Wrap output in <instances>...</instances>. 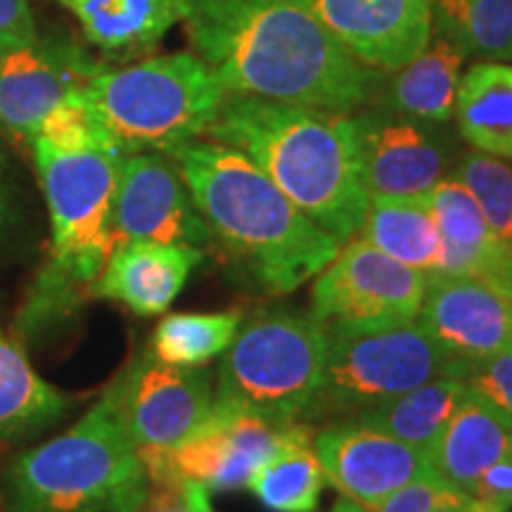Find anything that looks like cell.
I'll return each mask as SVG.
<instances>
[{
    "mask_svg": "<svg viewBox=\"0 0 512 512\" xmlns=\"http://www.w3.org/2000/svg\"><path fill=\"white\" fill-rule=\"evenodd\" d=\"M361 238L427 275L437 264L441 235L422 197H370Z\"/></svg>",
    "mask_w": 512,
    "mask_h": 512,
    "instance_id": "25",
    "label": "cell"
},
{
    "mask_svg": "<svg viewBox=\"0 0 512 512\" xmlns=\"http://www.w3.org/2000/svg\"><path fill=\"white\" fill-rule=\"evenodd\" d=\"M453 178L475 197L491 233L512 249V166L475 150L460 157Z\"/></svg>",
    "mask_w": 512,
    "mask_h": 512,
    "instance_id": "29",
    "label": "cell"
},
{
    "mask_svg": "<svg viewBox=\"0 0 512 512\" xmlns=\"http://www.w3.org/2000/svg\"><path fill=\"white\" fill-rule=\"evenodd\" d=\"M226 91L195 53L102 67L83 88V105L124 155L192 143L214 124Z\"/></svg>",
    "mask_w": 512,
    "mask_h": 512,
    "instance_id": "6",
    "label": "cell"
},
{
    "mask_svg": "<svg viewBox=\"0 0 512 512\" xmlns=\"http://www.w3.org/2000/svg\"><path fill=\"white\" fill-rule=\"evenodd\" d=\"M427 278L363 238L344 242L313 280L311 316L318 323L418 318Z\"/></svg>",
    "mask_w": 512,
    "mask_h": 512,
    "instance_id": "10",
    "label": "cell"
},
{
    "mask_svg": "<svg viewBox=\"0 0 512 512\" xmlns=\"http://www.w3.org/2000/svg\"><path fill=\"white\" fill-rule=\"evenodd\" d=\"M102 67L67 38L0 43V128L29 140Z\"/></svg>",
    "mask_w": 512,
    "mask_h": 512,
    "instance_id": "11",
    "label": "cell"
},
{
    "mask_svg": "<svg viewBox=\"0 0 512 512\" xmlns=\"http://www.w3.org/2000/svg\"><path fill=\"white\" fill-rule=\"evenodd\" d=\"M313 451L325 479L366 510L377 508L411 479L434 470L425 451L351 418L313 434Z\"/></svg>",
    "mask_w": 512,
    "mask_h": 512,
    "instance_id": "16",
    "label": "cell"
},
{
    "mask_svg": "<svg viewBox=\"0 0 512 512\" xmlns=\"http://www.w3.org/2000/svg\"><path fill=\"white\" fill-rule=\"evenodd\" d=\"M325 482L313 451V432L306 425L254 472L247 489L271 512H316Z\"/></svg>",
    "mask_w": 512,
    "mask_h": 512,
    "instance_id": "26",
    "label": "cell"
},
{
    "mask_svg": "<svg viewBox=\"0 0 512 512\" xmlns=\"http://www.w3.org/2000/svg\"><path fill=\"white\" fill-rule=\"evenodd\" d=\"M69 408L72 396L43 380L24 349L0 330V439L46 430Z\"/></svg>",
    "mask_w": 512,
    "mask_h": 512,
    "instance_id": "23",
    "label": "cell"
},
{
    "mask_svg": "<svg viewBox=\"0 0 512 512\" xmlns=\"http://www.w3.org/2000/svg\"><path fill=\"white\" fill-rule=\"evenodd\" d=\"M38 36L27 0H0V43H27Z\"/></svg>",
    "mask_w": 512,
    "mask_h": 512,
    "instance_id": "33",
    "label": "cell"
},
{
    "mask_svg": "<svg viewBox=\"0 0 512 512\" xmlns=\"http://www.w3.org/2000/svg\"><path fill=\"white\" fill-rule=\"evenodd\" d=\"M453 377L512 418V349L479 361H456Z\"/></svg>",
    "mask_w": 512,
    "mask_h": 512,
    "instance_id": "30",
    "label": "cell"
},
{
    "mask_svg": "<svg viewBox=\"0 0 512 512\" xmlns=\"http://www.w3.org/2000/svg\"><path fill=\"white\" fill-rule=\"evenodd\" d=\"M463 392L465 384L456 377H437V380L420 384L382 406L368 408V411L349 415V418L373 427V430L392 434L403 444L430 456L453 411L463 399Z\"/></svg>",
    "mask_w": 512,
    "mask_h": 512,
    "instance_id": "24",
    "label": "cell"
},
{
    "mask_svg": "<svg viewBox=\"0 0 512 512\" xmlns=\"http://www.w3.org/2000/svg\"><path fill=\"white\" fill-rule=\"evenodd\" d=\"M432 512H496L491 505H486L479 501V498L470 496V494H458L453 496L451 501L441 503L439 508H434Z\"/></svg>",
    "mask_w": 512,
    "mask_h": 512,
    "instance_id": "36",
    "label": "cell"
},
{
    "mask_svg": "<svg viewBox=\"0 0 512 512\" xmlns=\"http://www.w3.org/2000/svg\"><path fill=\"white\" fill-rule=\"evenodd\" d=\"M418 323L456 361L512 349V302L477 278L427 280Z\"/></svg>",
    "mask_w": 512,
    "mask_h": 512,
    "instance_id": "17",
    "label": "cell"
},
{
    "mask_svg": "<svg viewBox=\"0 0 512 512\" xmlns=\"http://www.w3.org/2000/svg\"><path fill=\"white\" fill-rule=\"evenodd\" d=\"M470 496L491 505L496 512L512 508V448L508 453H503L494 465L486 467L484 475L477 479L475 489L470 491Z\"/></svg>",
    "mask_w": 512,
    "mask_h": 512,
    "instance_id": "32",
    "label": "cell"
},
{
    "mask_svg": "<svg viewBox=\"0 0 512 512\" xmlns=\"http://www.w3.org/2000/svg\"><path fill=\"white\" fill-rule=\"evenodd\" d=\"M204 136L252 159L339 245L358 235L370 195L358 174L351 114L226 95Z\"/></svg>",
    "mask_w": 512,
    "mask_h": 512,
    "instance_id": "4",
    "label": "cell"
},
{
    "mask_svg": "<svg viewBox=\"0 0 512 512\" xmlns=\"http://www.w3.org/2000/svg\"><path fill=\"white\" fill-rule=\"evenodd\" d=\"M50 214V259L22 309V330L67 316L114 249L112 204L124 152L83 105V93L29 140Z\"/></svg>",
    "mask_w": 512,
    "mask_h": 512,
    "instance_id": "2",
    "label": "cell"
},
{
    "mask_svg": "<svg viewBox=\"0 0 512 512\" xmlns=\"http://www.w3.org/2000/svg\"><path fill=\"white\" fill-rule=\"evenodd\" d=\"M114 247L128 240L204 247L214 233L197 211L176 164L162 152L126 155L112 204Z\"/></svg>",
    "mask_w": 512,
    "mask_h": 512,
    "instance_id": "14",
    "label": "cell"
},
{
    "mask_svg": "<svg viewBox=\"0 0 512 512\" xmlns=\"http://www.w3.org/2000/svg\"><path fill=\"white\" fill-rule=\"evenodd\" d=\"M304 422H278L216 406L207 422L174 448H138L147 482H197L209 491L245 489L273 453L304 430Z\"/></svg>",
    "mask_w": 512,
    "mask_h": 512,
    "instance_id": "9",
    "label": "cell"
},
{
    "mask_svg": "<svg viewBox=\"0 0 512 512\" xmlns=\"http://www.w3.org/2000/svg\"><path fill=\"white\" fill-rule=\"evenodd\" d=\"M432 27L465 57L512 62V0H432Z\"/></svg>",
    "mask_w": 512,
    "mask_h": 512,
    "instance_id": "27",
    "label": "cell"
},
{
    "mask_svg": "<svg viewBox=\"0 0 512 512\" xmlns=\"http://www.w3.org/2000/svg\"><path fill=\"white\" fill-rule=\"evenodd\" d=\"M79 22L83 36L107 55L155 48L190 12V0H57Z\"/></svg>",
    "mask_w": 512,
    "mask_h": 512,
    "instance_id": "20",
    "label": "cell"
},
{
    "mask_svg": "<svg viewBox=\"0 0 512 512\" xmlns=\"http://www.w3.org/2000/svg\"><path fill=\"white\" fill-rule=\"evenodd\" d=\"M183 24L226 95L354 114L377 91L375 69L297 0H190Z\"/></svg>",
    "mask_w": 512,
    "mask_h": 512,
    "instance_id": "1",
    "label": "cell"
},
{
    "mask_svg": "<svg viewBox=\"0 0 512 512\" xmlns=\"http://www.w3.org/2000/svg\"><path fill=\"white\" fill-rule=\"evenodd\" d=\"M185 512H214L209 503V489L197 482H185Z\"/></svg>",
    "mask_w": 512,
    "mask_h": 512,
    "instance_id": "37",
    "label": "cell"
},
{
    "mask_svg": "<svg viewBox=\"0 0 512 512\" xmlns=\"http://www.w3.org/2000/svg\"><path fill=\"white\" fill-rule=\"evenodd\" d=\"M169 157L214 240L235 256L261 292H294L342 249L235 147L192 140Z\"/></svg>",
    "mask_w": 512,
    "mask_h": 512,
    "instance_id": "3",
    "label": "cell"
},
{
    "mask_svg": "<svg viewBox=\"0 0 512 512\" xmlns=\"http://www.w3.org/2000/svg\"><path fill=\"white\" fill-rule=\"evenodd\" d=\"M458 494H465V491H458L432 470L403 484L370 512H432Z\"/></svg>",
    "mask_w": 512,
    "mask_h": 512,
    "instance_id": "31",
    "label": "cell"
},
{
    "mask_svg": "<svg viewBox=\"0 0 512 512\" xmlns=\"http://www.w3.org/2000/svg\"><path fill=\"white\" fill-rule=\"evenodd\" d=\"M512 448V418L465 387L463 399L432 448L434 472L470 494L489 465Z\"/></svg>",
    "mask_w": 512,
    "mask_h": 512,
    "instance_id": "19",
    "label": "cell"
},
{
    "mask_svg": "<svg viewBox=\"0 0 512 512\" xmlns=\"http://www.w3.org/2000/svg\"><path fill=\"white\" fill-rule=\"evenodd\" d=\"M5 216V192H3V157H0V223Z\"/></svg>",
    "mask_w": 512,
    "mask_h": 512,
    "instance_id": "39",
    "label": "cell"
},
{
    "mask_svg": "<svg viewBox=\"0 0 512 512\" xmlns=\"http://www.w3.org/2000/svg\"><path fill=\"white\" fill-rule=\"evenodd\" d=\"M351 57L392 74L434 34L432 0H297Z\"/></svg>",
    "mask_w": 512,
    "mask_h": 512,
    "instance_id": "15",
    "label": "cell"
},
{
    "mask_svg": "<svg viewBox=\"0 0 512 512\" xmlns=\"http://www.w3.org/2000/svg\"><path fill=\"white\" fill-rule=\"evenodd\" d=\"M325 373L309 415H356L420 384L453 377L451 358L418 318H373L325 325Z\"/></svg>",
    "mask_w": 512,
    "mask_h": 512,
    "instance_id": "8",
    "label": "cell"
},
{
    "mask_svg": "<svg viewBox=\"0 0 512 512\" xmlns=\"http://www.w3.org/2000/svg\"><path fill=\"white\" fill-rule=\"evenodd\" d=\"M453 119L477 152L512 159V64H472L460 76Z\"/></svg>",
    "mask_w": 512,
    "mask_h": 512,
    "instance_id": "22",
    "label": "cell"
},
{
    "mask_svg": "<svg viewBox=\"0 0 512 512\" xmlns=\"http://www.w3.org/2000/svg\"><path fill=\"white\" fill-rule=\"evenodd\" d=\"M185 482H147L143 512H185Z\"/></svg>",
    "mask_w": 512,
    "mask_h": 512,
    "instance_id": "34",
    "label": "cell"
},
{
    "mask_svg": "<svg viewBox=\"0 0 512 512\" xmlns=\"http://www.w3.org/2000/svg\"><path fill=\"white\" fill-rule=\"evenodd\" d=\"M240 313H174L157 325L150 351L171 366L197 368L221 356L238 335Z\"/></svg>",
    "mask_w": 512,
    "mask_h": 512,
    "instance_id": "28",
    "label": "cell"
},
{
    "mask_svg": "<svg viewBox=\"0 0 512 512\" xmlns=\"http://www.w3.org/2000/svg\"><path fill=\"white\" fill-rule=\"evenodd\" d=\"M330 512H370V510H366L363 508V505H358L356 501H351V498H339V501L332 505V510Z\"/></svg>",
    "mask_w": 512,
    "mask_h": 512,
    "instance_id": "38",
    "label": "cell"
},
{
    "mask_svg": "<svg viewBox=\"0 0 512 512\" xmlns=\"http://www.w3.org/2000/svg\"><path fill=\"white\" fill-rule=\"evenodd\" d=\"M145 494H147V477L140 479V482H136L133 486H128L124 494H119L110 505H107L105 512H143Z\"/></svg>",
    "mask_w": 512,
    "mask_h": 512,
    "instance_id": "35",
    "label": "cell"
},
{
    "mask_svg": "<svg viewBox=\"0 0 512 512\" xmlns=\"http://www.w3.org/2000/svg\"><path fill=\"white\" fill-rule=\"evenodd\" d=\"M202 259V249L192 245L152 240L119 242L91 287L93 297L124 304L138 316H159L176 302L185 280Z\"/></svg>",
    "mask_w": 512,
    "mask_h": 512,
    "instance_id": "18",
    "label": "cell"
},
{
    "mask_svg": "<svg viewBox=\"0 0 512 512\" xmlns=\"http://www.w3.org/2000/svg\"><path fill=\"white\" fill-rule=\"evenodd\" d=\"M121 418L136 448H174L214 411V387L202 366H171L150 349L117 380Z\"/></svg>",
    "mask_w": 512,
    "mask_h": 512,
    "instance_id": "12",
    "label": "cell"
},
{
    "mask_svg": "<svg viewBox=\"0 0 512 512\" xmlns=\"http://www.w3.org/2000/svg\"><path fill=\"white\" fill-rule=\"evenodd\" d=\"M358 174L370 197H425L451 162V143L437 124L389 110L354 112Z\"/></svg>",
    "mask_w": 512,
    "mask_h": 512,
    "instance_id": "13",
    "label": "cell"
},
{
    "mask_svg": "<svg viewBox=\"0 0 512 512\" xmlns=\"http://www.w3.org/2000/svg\"><path fill=\"white\" fill-rule=\"evenodd\" d=\"M465 53L448 38L432 34L418 57L392 72L382 91V110L444 126L453 119Z\"/></svg>",
    "mask_w": 512,
    "mask_h": 512,
    "instance_id": "21",
    "label": "cell"
},
{
    "mask_svg": "<svg viewBox=\"0 0 512 512\" xmlns=\"http://www.w3.org/2000/svg\"><path fill=\"white\" fill-rule=\"evenodd\" d=\"M145 479L138 448L110 384L76 425L24 448L0 472L3 512H105L128 486Z\"/></svg>",
    "mask_w": 512,
    "mask_h": 512,
    "instance_id": "5",
    "label": "cell"
},
{
    "mask_svg": "<svg viewBox=\"0 0 512 512\" xmlns=\"http://www.w3.org/2000/svg\"><path fill=\"white\" fill-rule=\"evenodd\" d=\"M325 349V325L311 313L254 316L221 354L214 403L278 422L302 420L323 384Z\"/></svg>",
    "mask_w": 512,
    "mask_h": 512,
    "instance_id": "7",
    "label": "cell"
}]
</instances>
